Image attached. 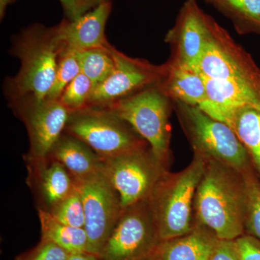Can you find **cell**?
<instances>
[{
	"label": "cell",
	"instance_id": "obj_24",
	"mask_svg": "<svg viewBox=\"0 0 260 260\" xmlns=\"http://www.w3.org/2000/svg\"><path fill=\"white\" fill-rule=\"evenodd\" d=\"M94 88L93 82L80 73L66 87L58 101L70 112L80 110L88 105Z\"/></svg>",
	"mask_w": 260,
	"mask_h": 260
},
{
	"label": "cell",
	"instance_id": "obj_26",
	"mask_svg": "<svg viewBox=\"0 0 260 260\" xmlns=\"http://www.w3.org/2000/svg\"><path fill=\"white\" fill-rule=\"evenodd\" d=\"M56 220L65 225L84 229L85 211L79 191L75 189L66 198L49 211Z\"/></svg>",
	"mask_w": 260,
	"mask_h": 260
},
{
	"label": "cell",
	"instance_id": "obj_21",
	"mask_svg": "<svg viewBox=\"0 0 260 260\" xmlns=\"http://www.w3.org/2000/svg\"><path fill=\"white\" fill-rule=\"evenodd\" d=\"M259 116L257 109L245 106L234 113L229 126L249 150L260 172Z\"/></svg>",
	"mask_w": 260,
	"mask_h": 260
},
{
	"label": "cell",
	"instance_id": "obj_10",
	"mask_svg": "<svg viewBox=\"0 0 260 260\" xmlns=\"http://www.w3.org/2000/svg\"><path fill=\"white\" fill-rule=\"evenodd\" d=\"M112 53L114 69L107 79L94 88L88 106L107 108L155 85L161 77L162 69L129 57L114 46Z\"/></svg>",
	"mask_w": 260,
	"mask_h": 260
},
{
	"label": "cell",
	"instance_id": "obj_7",
	"mask_svg": "<svg viewBox=\"0 0 260 260\" xmlns=\"http://www.w3.org/2000/svg\"><path fill=\"white\" fill-rule=\"evenodd\" d=\"M182 109L195 153L241 174L251 172L249 153L230 126L207 115L198 107L182 104Z\"/></svg>",
	"mask_w": 260,
	"mask_h": 260
},
{
	"label": "cell",
	"instance_id": "obj_12",
	"mask_svg": "<svg viewBox=\"0 0 260 260\" xmlns=\"http://www.w3.org/2000/svg\"><path fill=\"white\" fill-rule=\"evenodd\" d=\"M203 78L207 97L198 107L215 120L229 125L234 113L245 106H251L260 111V84Z\"/></svg>",
	"mask_w": 260,
	"mask_h": 260
},
{
	"label": "cell",
	"instance_id": "obj_20",
	"mask_svg": "<svg viewBox=\"0 0 260 260\" xmlns=\"http://www.w3.org/2000/svg\"><path fill=\"white\" fill-rule=\"evenodd\" d=\"M167 89L172 96L191 107H198L207 97L203 77L194 70L178 64L171 70Z\"/></svg>",
	"mask_w": 260,
	"mask_h": 260
},
{
	"label": "cell",
	"instance_id": "obj_31",
	"mask_svg": "<svg viewBox=\"0 0 260 260\" xmlns=\"http://www.w3.org/2000/svg\"><path fill=\"white\" fill-rule=\"evenodd\" d=\"M210 260H239L235 241L218 239Z\"/></svg>",
	"mask_w": 260,
	"mask_h": 260
},
{
	"label": "cell",
	"instance_id": "obj_32",
	"mask_svg": "<svg viewBox=\"0 0 260 260\" xmlns=\"http://www.w3.org/2000/svg\"><path fill=\"white\" fill-rule=\"evenodd\" d=\"M67 260H100L97 256L89 253L71 254Z\"/></svg>",
	"mask_w": 260,
	"mask_h": 260
},
{
	"label": "cell",
	"instance_id": "obj_3",
	"mask_svg": "<svg viewBox=\"0 0 260 260\" xmlns=\"http://www.w3.org/2000/svg\"><path fill=\"white\" fill-rule=\"evenodd\" d=\"M205 160L195 153L180 172L162 176L149 198L160 242L186 235L195 226L194 202Z\"/></svg>",
	"mask_w": 260,
	"mask_h": 260
},
{
	"label": "cell",
	"instance_id": "obj_33",
	"mask_svg": "<svg viewBox=\"0 0 260 260\" xmlns=\"http://www.w3.org/2000/svg\"><path fill=\"white\" fill-rule=\"evenodd\" d=\"M15 1V0H0V17L2 19L4 18L5 10L8 5L13 4Z\"/></svg>",
	"mask_w": 260,
	"mask_h": 260
},
{
	"label": "cell",
	"instance_id": "obj_13",
	"mask_svg": "<svg viewBox=\"0 0 260 260\" xmlns=\"http://www.w3.org/2000/svg\"><path fill=\"white\" fill-rule=\"evenodd\" d=\"M112 2L102 3L74 20H64L57 26L64 47L76 51L106 47L105 29Z\"/></svg>",
	"mask_w": 260,
	"mask_h": 260
},
{
	"label": "cell",
	"instance_id": "obj_15",
	"mask_svg": "<svg viewBox=\"0 0 260 260\" xmlns=\"http://www.w3.org/2000/svg\"><path fill=\"white\" fill-rule=\"evenodd\" d=\"M218 241L209 229L195 223L189 234L160 242L153 256L156 260H210Z\"/></svg>",
	"mask_w": 260,
	"mask_h": 260
},
{
	"label": "cell",
	"instance_id": "obj_6",
	"mask_svg": "<svg viewBox=\"0 0 260 260\" xmlns=\"http://www.w3.org/2000/svg\"><path fill=\"white\" fill-rule=\"evenodd\" d=\"M103 173L119 197L122 210L149 200L167 172L145 147L103 160Z\"/></svg>",
	"mask_w": 260,
	"mask_h": 260
},
{
	"label": "cell",
	"instance_id": "obj_4",
	"mask_svg": "<svg viewBox=\"0 0 260 260\" xmlns=\"http://www.w3.org/2000/svg\"><path fill=\"white\" fill-rule=\"evenodd\" d=\"M64 132L88 145L102 160L145 147L127 122L104 108L87 106L70 112Z\"/></svg>",
	"mask_w": 260,
	"mask_h": 260
},
{
	"label": "cell",
	"instance_id": "obj_34",
	"mask_svg": "<svg viewBox=\"0 0 260 260\" xmlns=\"http://www.w3.org/2000/svg\"><path fill=\"white\" fill-rule=\"evenodd\" d=\"M146 260H156V259H155V258L154 257L153 254V255L150 256V257H149L148 259H147Z\"/></svg>",
	"mask_w": 260,
	"mask_h": 260
},
{
	"label": "cell",
	"instance_id": "obj_18",
	"mask_svg": "<svg viewBox=\"0 0 260 260\" xmlns=\"http://www.w3.org/2000/svg\"><path fill=\"white\" fill-rule=\"evenodd\" d=\"M37 169L39 189L44 203L50 211L75 189L73 177L66 168L48 158L43 161H30Z\"/></svg>",
	"mask_w": 260,
	"mask_h": 260
},
{
	"label": "cell",
	"instance_id": "obj_14",
	"mask_svg": "<svg viewBox=\"0 0 260 260\" xmlns=\"http://www.w3.org/2000/svg\"><path fill=\"white\" fill-rule=\"evenodd\" d=\"M191 69L210 79L241 80L260 84V75L256 70L246 67V64L234 58L212 34L199 61Z\"/></svg>",
	"mask_w": 260,
	"mask_h": 260
},
{
	"label": "cell",
	"instance_id": "obj_27",
	"mask_svg": "<svg viewBox=\"0 0 260 260\" xmlns=\"http://www.w3.org/2000/svg\"><path fill=\"white\" fill-rule=\"evenodd\" d=\"M70 255L60 246L42 239L35 247L20 254L15 260H67Z\"/></svg>",
	"mask_w": 260,
	"mask_h": 260
},
{
	"label": "cell",
	"instance_id": "obj_30",
	"mask_svg": "<svg viewBox=\"0 0 260 260\" xmlns=\"http://www.w3.org/2000/svg\"><path fill=\"white\" fill-rule=\"evenodd\" d=\"M251 21L260 25V0H223Z\"/></svg>",
	"mask_w": 260,
	"mask_h": 260
},
{
	"label": "cell",
	"instance_id": "obj_28",
	"mask_svg": "<svg viewBox=\"0 0 260 260\" xmlns=\"http://www.w3.org/2000/svg\"><path fill=\"white\" fill-rule=\"evenodd\" d=\"M67 20H76L96 8L99 5L112 0H59Z\"/></svg>",
	"mask_w": 260,
	"mask_h": 260
},
{
	"label": "cell",
	"instance_id": "obj_19",
	"mask_svg": "<svg viewBox=\"0 0 260 260\" xmlns=\"http://www.w3.org/2000/svg\"><path fill=\"white\" fill-rule=\"evenodd\" d=\"M39 217L42 239L54 243L71 254L88 253V237L85 229L65 225L44 209L39 208Z\"/></svg>",
	"mask_w": 260,
	"mask_h": 260
},
{
	"label": "cell",
	"instance_id": "obj_17",
	"mask_svg": "<svg viewBox=\"0 0 260 260\" xmlns=\"http://www.w3.org/2000/svg\"><path fill=\"white\" fill-rule=\"evenodd\" d=\"M179 34L178 64L191 69L199 61L211 35L205 17L194 3L186 5Z\"/></svg>",
	"mask_w": 260,
	"mask_h": 260
},
{
	"label": "cell",
	"instance_id": "obj_25",
	"mask_svg": "<svg viewBox=\"0 0 260 260\" xmlns=\"http://www.w3.org/2000/svg\"><path fill=\"white\" fill-rule=\"evenodd\" d=\"M244 177L247 194L245 233L260 241V184L251 172Z\"/></svg>",
	"mask_w": 260,
	"mask_h": 260
},
{
	"label": "cell",
	"instance_id": "obj_8",
	"mask_svg": "<svg viewBox=\"0 0 260 260\" xmlns=\"http://www.w3.org/2000/svg\"><path fill=\"white\" fill-rule=\"evenodd\" d=\"M160 243L149 200L121 212L100 254V260H146Z\"/></svg>",
	"mask_w": 260,
	"mask_h": 260
},
{
	"label": "cell",
	"instance_id": "obj_29",
	"mask_svg": "<svg viewBox=\"0 0 260 260\" xmlns=\"http://www.w3.org/2000/svg\"><path fill=\"white\" fill-rule=\"evenodd\" d=\"M239 260H260V241L256 238L244 234L236 239Z\"/></svg>",
	"mask_w": 260,
	"mask_h": 260
},
{
	"label": "cell",
	"instance_id": "obj_22",
	"mask_svg": "<svg viewBox=\"0 0 260 260\" xmlns=\"http://www.w3.org/2000/svg\"><path fill=\"white\" fill-rule=\"evenodd\" d=\"M112 47L109 43L106 47L78 51L81 73L93 82L95 87L107 79L114 69Z\"/></svg>",
	"mask_w": 260,
	"mask_h": 260
},
{
	"label": "cell",
	"instance_id": "obj_9",
	"mask_svg": "<svg viewBox=\"0 0 260 260\" xmlns=\"http://www.w3.org/2000/svg\"><path fill=\"white\" fill-rule=\"evenodd\" d=\"M73 179L85 211L87 252L98 256L120 217V200L103 172Z\"/></svg>",
	"mask_w": 260,
	"mask_h": 260
},
{
	"label": "cell",
	"instance_id": "obj_23",
	"mask_svg": "<svg viewBox=\"0 0 260 260\" xmlns=\"http://www.w3.org/2000/svg\"><path fill=\"white\" fill-rule=\"evenodd\" d=\"M81 73L78 51L63 47L56 65L55 78L47 99L58 100L66 87Z\"/></svg>",
	"mask_w": 260,
	"mask_h": 260
},
{
	"label": "cell",
	"instance_id": "obj_5",
	"mask_svg": "<svg viewBox=\"0 0 260 260\" xmlns=\"http://www.w3.org/2000/svg\"><path fill=\"white\" fill-rule=\"evenodd\" d=\"M127 122L146 140L155 158L167 167L169 158V103L156 85L114 103L107 108Z\"/></svg>",
	"mask_w": 260,
	"mask_h": 260
},
{
	"label": "cell",
	"instance_id": "obj_1",
	"mask_svg": "<svg viewBox=\"0 0 260 260\" xmlns=\"http://www.w3.org/2000/svg\"><path fill=\"white\" fill-rule=\"evenodd\" d=\"M205 167L194 202L195 223L220 240H236L245 233L247 194L244 174L213 160Z\"/></svg>",
	"mask_w": 260,
	"mask_h": 260
},
{
	"label": "cell",
	"instance_id": "obj_16",
	"mask_svg": "<svg viewBox=\"0 0 260 260\" xmlns=\"http://www.w3.org/2000/svg\"><path fill=\"white\" fill-rule=\"evenodd\" d=\"M49 158L62 164L73 178H85L103 172L102 159L88 145L69 134H62Z\"/></svg>",
	"mask_w": 260,
	"mask_h": 260
},
{
	"label": "cell",
	"instance_id": "obj_11",
	"mask_svg": "<svg viewBox=\"0 0 260 260\" xmlns=\"http://www.w3.org/2000/svg\"><path fill=\"white\" fill-rule=\"evenodd\" d=\"M11 108L26 126L30 141L29 160H47L64 132L70 111L59 101L49 99Z\"/></svg>",
	"mask_w": 260,
	"mask_h": 260
},
{
	"label": "cell",
	"instance_id": "obj_35",
	"mask_svg": "<svg viewBox=\"0 0 260 260\" xmlns=\"http://www.w3.org/2000/svg\"><path fill=\"white\" fill-rule=\"evenodd\" d=\"M259 120H260V116H259Z\"/></svg>",
	"mask_w": 260,
	"mask_h": 260
},
{
	"label": "cell",
	"instance_id": "obj_2",
	"mask_svg": "<svg viewBox=\"0 0 260 260\" xmlns=\"http://www.w3.org/2000/svg\"><path fill=\"white\" fill-rule=\"evenodd\" d=\"M10 53L20 61L18 74L5 80L3 90L10 107L47 99L64 47L57 26L34 24L14 36Z\"/></svg>",
	"mask_w": 260,
	"mask_h": 260
}]
</instances>
